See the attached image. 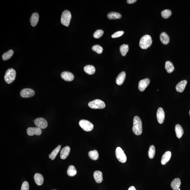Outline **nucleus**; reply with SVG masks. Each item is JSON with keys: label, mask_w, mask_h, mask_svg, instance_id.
I'll list each match as a JSON object with an SVG mask.
<instances>
[{"label": "nucleus", "mask_w": 190, "mask_h": 190, "mask_svg": "<svg viewBox=\"0 0 190 190\" xmlns=\"http://www.w3.org/2000/svg\"><path fill=\"white\" fill-rule=\"evenodd\" d=\"M29 186L28 183L25 181L23 182L21 190H29Z\"/></svg>", "instance_id": "e433bc0d"}, {"label": "nucleus", "mask_w": 190, "mask_h": 190, "mask_svg": "<svg viewBox=\"0 0 190 190\" xmlns=\"http://www.w3.org/2000/svg\"><path fill=\"white\" fill-rule=\"evenodd\" d=\"M71 18V12L68 10H65L62 13L61 21L62 25L68 27L69 26Z\"/></svg>", "instance_id": "20e7f679"}, {"label": "nucleus", "mask_w": 190, "mask_h": 190, "mask_svg": "<svg viewBox=\"0 0 190 190\" xmlns=\"http://www.w3.org/2000/svg\"><path fill=\"white\" fill-rule=\"evenodd\" d=\"M109 19L116 20L120 19L121 18V13L115 12H112L109 13L107 15Z\"/></svg>", "instance_id": "393cba45"}, {"label": "nucleus", "mask_w": 190, "mask_h": 190, "mask_svg": "<svg viewBox=\"0 0 190 190\" xmlns=\"http://www.w3.org/2000/svg\"><path fill=\"white\" fill-rule=\"evenodd\" d=\"M61 148V146L60 145L58 146L55 149L53 150L50 155H49V158H51V160H53L55 159L57 154L60 152Z\"/></svg>", "instance_id": "c85d7f7f"}, {"label": "nucleus", "mask_w": 190, "mask_h": 190, "mask_svg": "<svg viewBox=\"0 0 190 190\" xmlns=\"http://www.w3.org/2000/svg\"><path fill=\"white\" fill-rule=\"evenodd\" d=\"M172 14V11L169 10H165L161 12L162 16L164 19L169 18Z\"/></svg>", "instance_id": "473e14b6"}, {"label": "nucleus", "mask_w": 190, "mask_h": 190, "mask_svg": "<svg viewBox=\"0 0 190 190\" xmlns=\"http://www.w3.org/2000/svg\"><path fill=\"white\" fill-rule=\"evenodd\" d=\"M150 83V79L148 78L143 79L140 81L138 83V89L139 91L141 92L144 91Z\"/></svg>", "instance_id": "9b49d317"}, {"label": "nucleus", "mask_w": 190, "mask_h": 190, "mask_svg": "<svg viewBox=\"0 0 190 190\" xmlns=\"http://www.w3.org/2000/svg\"><path fill=\"white\" fill-rule=\"evenodd\" d=\"M104 33V31L102 30H98L93 34V37L96 38H99L102 36Z\"/></svg>", "instance_id": "f704fd0d"}, {"label": "nucleus", "mask_w": 190, "mask_h": 190, "mask_svg": "<svg viewBox=\"0 0 190 190\" xmlns=\"http://www.w3.org/2000/svg\"><path fill=\"white\" fill-rule=\"evenodd\" d=\"M92 49L93 51L99 54L102 53L103 50V49L102 46L99 45H95L93 46L92 48Z\"/></svg>", "instance_id": "72a5a7b5"}, {"label": "nucleus", "mask_w": 190, "mask_h": 190, "mask_svg": "<svg viewBox=\"0 0 190 190\" xmlns=\"http://www.w3.org/2000/svg\"><path fill=\"white\" fill-rule=\"evenodd\" d=\"M88 106L92 109H102L106 106L105 104L103 101L100 99H96L89 102Z\"/></svg>", "instance_id": "39448f33"}, {"label": "nucleus", "mask_w": 190, "mask_h": 190, "mask_svg": "<svg viewBox=\"0 0 190 190\" xmlns=\"http://www.w3.org/2000/svg\"><path fill=\"white\" fill-rule=\"evenodd\" d=\"M187 82L186 80L181 81L176 86V90L178 92H183L184 91Z\"/></svg>", "instance_id": "4468645a"}, {"label": "nucleus", "mask_w": 190, "mask_h": 190, "mask_svg": "<svg viewBox=\"0 0 190 190\" xmlns=\"http://www.w3.org/2000/svg\"><path fill=\"white\" fill-rule=\"evenodd\" d=\"M155 148L153 145L151 146L149 148L148 152V156L149 158L152 159L155 156Z\"/></svg>", "instance_id": "2f4dec72"}, {"label": "nucleus", "mask_w": 190, "mask_h": 190, "mask_svg": "<svg viewBox=\"0 0 190 190\" xmlns=\"http://www.w3.org/2000/svg\"><path fill=\"white\" fill-rule=\"evenodd\" d=\"M181 182L180 179L176 178L172 181L171 187L173 190H178L180 187Z\"/></svg>", "instance_id": "412c9836"}, {"label": "nucleus", "mask_w": 190, "mask_h": 190, "mask_svg": "<svg viewBox=\"0 0 190 190\" xmlns=\"http://www.w3.org/2000/svg\"><path fill=\"white\" fill-rule=\"evenodd\" d=\"M39 19V15L37 12H35L32 15L30 18V23L32 26H35L37 25Z\"/></svg>", "instance_id": "f3484780"}, {"label": "nucleus", "mask_w": 190, "mask_h": 190, "mask_svg": "<svg viewBox=\"0 0 190 190\" xmlns=\"http://www.w3.org/2000/svg\"><path fill=\"white\" fill-rule=\"evenodd\" d=\"M16 73L15 70L10 68L6 71L4 76V80L8 84H11L15 80L16 77Z\"/></svg>", "instance_id": "7ed1b4c3"}, {"label": "nucleus", "mask_w": 190, "mask_h": 190, "mask_svg": "<svg viewBox=\"0 0 190 190\" xmlns=\"http://www.w3.org/2000/svg\"><path fill=\"white\" fill-rule=\"evenodd\" d=\"M160 39L163 44H167L169 42V37L166 32H162L160 36Z\"/></svg>", "instance_id": "4be33fe9"}, {"label": "nucleus", "mask_w": 190, "mask_h": 190, "mask_svg": "<svg viewBox=\"0 0 190 190\" xmlns=\"http://www.w3.org/2000/svg\"><path fill=\"white\" fill-rule=\"evenodd\" d=\"M93 176L96 183H100L103 180L102 173L100 171L98 170L95 171L93 174Z\"/></svg>", "instance_id": "aec40b11"}, {"label": "nucleus", "mask_w": 190, "mask_h": 190, "mask_svg": "<svg viewBox=\"0 0 190 190\" xmlns=\"http://www.w3.org/2000/svg\"><path fill=\"white\" fill-rule=\"evenodd\" d=\"M171 156H172V153L170 151H167L165 152L162 157L161 164L163 165L166 164L170 160Z\"/></svg>", "instance_id": "dca6fc26"}, {"label": "nucleus", "mask_w": 190, "mask_h": 190, "mask_svg": "<svg viewBox=\"0 0 190 190\" xmlns=\"http://www.w3.org/2000/svg\"><path fill=\"white\" fill-rule=\"evenodd\" d=\"M124 151L123 150L121 147L117 148L116 150V155L118 161L122 163H125L127 160V157L124 152Z\"/></svg>", "instance_id": "0eeeda50"}, {"label": "nucleus", "mask_w": 190, "mask_h": 190, "mask_svg": "<svg viewBox=\"0 0 190 190\" xmlns=\"http://www.w3.org/2000/svg\"><path fill=\"white\" fill-rule=\"evenodd\" d=\"M126 77V73L125 71H122L119 74L117 77L116 84L118 85H122L124 83Z\"/></svg>", "instance_id": "a211bd4d"}, {"label": "nucleus", "mask_w": 190, "mask_h": 190, "mask_svg": "<svg viewBox=\"0 0 190 190\" xmlns=\"http://www.w3.org/2000/svg\"><path fill=\"white\" fill-rule=\"evenodd\" d=\"M88 156L90 158L93 160H97L99 158V155L98 152L96 150L91 151L88 152Z\"/></svg>", "instance_id": "a878e982"}, {"label": "nucleus", "mask_w": 190, "mask_h": 190, "mask_svg": "<svg viewBox=\"0 0 190 190\" xmlns=\"http://www.w3.org/2000/svg\"><path fill=\"white\" fill-rule=\"evenodd\" d=\"M132 131L136 135H140L142 133V121L139 117L135 116L133 118Z\"/></svg>", "instance_id": "f257e3e1"}, {"label": "nucleus", "mask_w": 190, "mask_h": 190, "mask_svg": "<svg viewBox=\"0 0 190 190\" xmlns=\"http://www.w3.org/2000/svg\"><path fill=\"white\" fill-rule=\"evenodd\" d=\"M70 152V148L67 146L62 149L60 152V157L62 159L65 160L69 155Z\"/></svg>", "instance_id": "2eb2a0df"}, {"label": "nucleus", "mask_w": 190, "mask_h": 190, "mask_svg": "<svg viewBox=\"0 0 190 190\" xmlns=\"http://www.w3.org/2000/svg\"><path fill=\"white\" fill-rule=\"evenodd\" d=\"M189 115H190V111H189Z\"/></svg>", "instance_id": "ea45409f"}, {"label": "nucleus", "mask_w": 190, "mask_h": 190, "mask_svg": "<svg viewBox=\"0 0 190 190\" xmlns=\"http://www.w3.org/2000/svg\"><path fill=\"white\" fill-rule=\"evenodd\" d=\"M152 37L149 35H145L140 40L139 45L140 48L143 49H148L152 44Z\"/></svg>", "instance_id": "f03ea898"}, {"label": "nucleus", "mask_w": 190, "mask_h": 190, "mask_svg": "<svg viewBox=\"0 0 190 190\" xmlns=\"http://www.w3.org/2000/svg\"><path fill=\"white\" fill-rule=\"evenodd\" d=\"M34 123L37 127L41 129H46L48 126L47 121L42 118H36L34 121Z\"/></svg>", "instance_id": "6e6552de"}, {"label": "nucleus", "mask_w": 190, "mask_h": 190, "mask_svg": "<svg viewBox=\"0 0 190 190\" xmlns=\"http://www.w3.org/2000/svg\"></svg>", "instance_id": "79ce46f5"}, {"label": "nucleus", "mask_w": 190, "mask_h": 190, "mask_svg": "<svg viewBox=\"0 0 190 190\" xmlns=\"http://www.w3.org/2000/svg\"><path fill=\"white\" fill-rule=\"evenodd\" d=\"M67 173L69 177H73L75 176L77 173V171L75 167L73 165L70 166L68 168Z\"/></svg>", "instance_id": "cd10ccee"}, {"label": "nucleus", "mask_w": 190, "mask_h": 190, "mask_svg": "<svg viewBox=\"0 0 190 190\" xmlns=\"http://www.w3.org/2000/svg\"><path fill=\"white\" fill-rule=\"evenodd\" d=\"M80 127L86 131H90L92 130L94 125L91 122L86 120L82 119L79 122Z\"/></svg>", "instance_id": "423d86ee"}, {"label": "nucleus", "mask_w": 190, "mask_h": 190, "mask_svg": "<svg viewBox=\"0 0 190 190\" xmlns=\"http://www.w3.org/2000/svg\"><path fill=\"white\" fill-rule=\"evenodd\" d=\"M129 51V46L127 44H123L120 48V51L121 55L123 56V57L127 55V54L128 52Z\"/></svg>", "instance_id": "c756f323"}, {"label": "nucleus", "mask_w": 190, "mask_h": 190, "mask_svg": "<svg viewBox=\"0 0 190 190\" xmlns=\"http://www.w3.org/2000/svg\"><path fill=\"white\" fill-rule=\"evenodd\" d=\"M84 70L86 73L89 75H92L96 71V69L94 66L91 65L86 66L84 68Z\"/></svg>", "instance_id": "b1692460"}, {"label": "nucleus", "mask_w": 190, "mask_h": 190, "mask_svg": "<svg viewBox=\"0 0 190 190\" xmlns=\"http://www.w3.org/2000/svg\"><path fill=\"white\" fill-rule=\"evenodd\" d=\"M62 78L66 82H71L74 78V76L73 73L69 71H65L61 74Z\"/></svg>", "instance_id": "f8f14e48"}, {"label": "nucleus", "mask_w": 190, "mask_h": 190, "mask_svg": "<svg viewBox=\"0 0 190 190\" xmlns=\"http://www.w3.org/2000/svg\"><path fill=\"white\" fill-rule=\"evenodd\" d=\"M27 133L29 136H32L34 135H39L41 134V129L38 127H30L27 129Z\"/></svg>", "instance_id": "9d476101"}, {"label": "nucleus", "mask_w": 190, "mask_h": 190, "mask_svg": "<svg viewBox=\"0 0 190 190\" xmlns=\"http://www.w3.org/2000/svg\"><path fill=\"white\" fill-rule=\"evenodd\" d=\"M35 94L34 90L30 88H25L22 90L20 93L22 97L24 98H28L32 97Z\"/></svg>", "instance_id": "1a4fd4ad"}, {"label": "nucleus", "mask_w": 190, "mask_h": 190, "mask_svg": "<svg viewBox=\"0 0 190 190\" xmlns=\"http://www.w3.org/2000/svg\"><path fill=\"white\" fill-rule=\"evenodd\" d=\"M175 131L177 138H181L183 134L184 131L183 127L179 124H177L175 127Z\"/></svg>", "instance_id": "5701e85b"}, {"label": "nucleus", "mask_w": 190, "mask_h": 190, "mask_svg": "<svg viewBox=\"0 0 190 190\" xmlns=\"http://www.w3.org/2000/svg\"><path fill=\"white\" fill-rule=\"evenodd\" d=\"M124 32L123 31H118V32H115L114 34H113L111 36V37L113 38H118L121 36L123 35Z\"/></svg>", "instance_id": "c9c22d12"}, {"label": "nucleus", "mask_w": 190, "mask_h": 190, "mask_svg": "<svg viewBox=\"0 0 190 190\" xmlns=\"http://www.w3.org/2000/svg\"><path fill=\"white\" fill-rule=\"evenodd\" d=\"M34 180L35 183L38 186H41L44 182V178L42 174L39 173L36 174L34 177Z\"/></svg>", "instance_id": "6ab92c4d"}, {"label": "nucleus", "mask_w": 190, "mask_h": 190, "mask_svg": "<svg viewBox=\"0 0 190 190\" xmlns=\"http://www.w3.org/2000/svg\"><path fill=\"white\" fill-rule=\"evenodd\" d=\"M181 190L180 189V188H179V190Z\"/></svg>", "instance_id": "a19ab883"}, {"label": "nucleus", "mask_w": 190, "mask_h": 190, "mask_svg": "<svg viewBox=\"0 0 190 190\" xmlns=\"http://www.w3.org/2000/svg\"><path fill=\"white\" fill-rule=\"evenodd\" d=\"M13 53L14 51L12 50H10L7 52L4 53L2 56L3 60L4 61L9 60L13 56Z\"/></svg>", "instance_id": "7c9ffc66"}, {"label": "nucleus", "mask_w": 190, "mask_h": 190, "mask_svg": "<svg viewBox=\"0 0 190 190\" xmlns=\"http://www.w3.org/2000/svg\"><path fill=\"white\" fill-rule=\"evenodd\" d=\"M165 69L168 73H172L174 71L175 68L172 62L167 61L165 63Z\"/></svg>", "instance_id": "bb28decb"}, {"label": "nucleus", "mask_w": 190, "mask_h": 190, "mask_svg": "<svg viewBox=\"0 0 190 190\" xmlns=\"http://www.w3.org/2000/svg\"><path fill=\"white\" fill-rule=\"evenodd\" d=\"M137 1L136 0H127V2L129 4H132L134 3Z\"/></svg>", "instance_id": "4c0bfd02"}, {"label": "nucleus", "mask_w": 190, "mask_h": 190, "mask_svg": "<svg viewBox=\"0 0 190 190\" xmlns=\"http://www.w3.org/2000/svg\"><path fill=\"white\" fill-rule=\"evenodd\" d=\"M128 190H136V189L135 188V187L132 186H131L130 188H129Z\"/></svg>", "instance_id": "58836bf2"}, {"label": "nucleus", "mask_w": 190, "mask_h": 190, "mask_svg": "<svg viewBox=\"0 0 190 190\" xmlns=\"http://www.w3.org/2000/svg\"><path fill=\"white\" fill-rule=\"evenodd\" d=\"M157 118L158 122L162 124L165 119V113L163 109L161 107L159 108L157 112Z\"/></svg>", "instance_id": "ddd939ff"}]
</instances>
